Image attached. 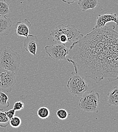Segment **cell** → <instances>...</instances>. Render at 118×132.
<instances>
[{
	"instance_id": "1",
	"label": "cell",
	"mask_w": 118,
	"mask_h": 132,
	"mask_svg": "<svg viewBox=\"0 0 118 132\" xmlns=\"http://www.w3.org/2000/svg\"><path fill=\"white\" fill-rule=\"evenodd\" d=\"M115 26L93 28L91 32L73 42L67 60L74 73L93 79L96 83L104 79H118V32Z\"/></svg>"
},
{
	"instance_id": "2",
	"label": "cell",
	"mask_w": 118,
	"mask_h": 132,
	"mask_svg": "<svg viewBox=\"0 0 118 132\" xmlns=\"http://www.w3.org/2000/svg\"><path fill=\"white\" fill-rule=\"evenodd\" d=\"M82 35L73 24H59L51 31L50 35L58 42L65 44L77 41Z\"/></svg>"
},
{
	"instance_id": "3",
	"label": "cell",
	"mask_w": 118,
	"mask_h": 132,
	"mask_svg": "<svg viewBox=\"0 0 118 132\" xmlns=\"http://www.w3.org/2000/svg\"><path fill=\"white\" fill-rule=\"evenodd\" d=\"M20 54L8 46L0 48V67L4 69L16 72L20 65Z\"/></svg>"
},
{
	"instance_id": "4",
	"label": "cell",
	"mask_w": 118,
	"mask_h": 132,
	"mask_svg": "<svg viewBox=\"0 0 118 132\" xmlns=\"http://www.w3.org/2000/svg\"><path fill=\"white\" fill-rule=\"evenodd\" d=\"M71 73L72 76L68 81L67 87L73 96H82L88 90L89 86L83 77L73 72Z\"/></svg>"
},
{
	"instance_id": "5",
	"label": "cell",
	"mask_w": 118,
	"mask_h": 132,
	"mask_svg": "<svg viewBox=\"0 0 118 132\" xmlns=\"http://www.w3.org/2000/svg\"><path fill=\"white\" fill-rule=\"evenodd\" d=\"M100 102V94L91 90L89 93L83 95L80 99L79 107L86 112H99V105Z\"/></svg>"
},
{
	"instance_id": "6",
	"label": "cell",
	"mask_w": 118,
	"mask_h": 132,
	"mask_svg": "<svg viewBox=\"0 0 118 132\" xmlns=\"http://www.w3.org/2000/svg\"><path fill=\"white\" fill-rule=\"evenodd\" d=\"M47 54L56 61L67 60L69 50L65 44L58 43L55 45H48L45 46Z\"/></svg>"
},
{
	"instance_id": "7",
	"label": "cell",
	"mask_w": 118,
	"mask_h": 132,
	"mask_svg": "<svg viewBox=\"0 0 118 132\" xmlns=\"http://www.w3.org/2000/svg\"><path fill=\"white\" fill-rule=\"evenodd\" d=\"M16 83L15 72L0 67V90L10 93Z\"/></svg>"
},
{
	"instance_id": "8",
	"label": "cell",
	"mask_w": 118,
	"mask_h": 132,
	"mask_svg": "<svg viewBox=\"0 0 118 132\" xmlns=\"http://www.w3.org/2000/svg\"><path fill=\"white\" fill-rule=\"evenodd\" d=\"M114 22L118 26V16L115 13L99 14L96 18V23L93 28H100L105 26L106 23Z\"/></svg>"
},
{
	"instance_id": "9",
	"label": "cell",
	"mask_w": 118,
	"mask_h": 132,
	"mask_svg": "<svg viewBox=\"0 0 118 132\" xmlns=\"http://www.w3.org/2000/svg\"><path fill=\"white\" fill-rule=\"evenodd\" d=\"M38 44L37 37L34 35H29L23 42V48L27 52L35 56Z\"/></svg>"
},
{
	"instance_id": "10",
	"label": "cell",
	"mask_w": 118,
	"mask_h": 132,
	"mask_svg": "<svg viewBox=\"0 0 118 132\" xmlns=\"http://www.w3.org/2000/svg\"><path fill=\"white\" fill-rule=\"evenodd\" d=\"M31 27V23L27 19L19 21L15 25V33L19 36L27 37L29 35Z\"/></svg>"
},
{
	"instance_id": "11",
	"label": "cell",
	"mask_w": 118,
	"mask_h": 132,
	"mask_svg": "<svg viewBox=\"0 0 118 132\" xmlns=\"http://www.w3.org/2000/svg\"><path fill=\"white\" fill-rule=\"evenodd\" d=\"M13 22L7 16H0V37L8 35L11 32Z\"/></svg>"
},
{
	"instance_id": "12",
	"label": "cell",
	"mask_w": 118,
	"mask_h": 132,
	"mask_svg": "<svg viewBox=\"0 0 118 132\" xmlns=\"http://www.w3.org/2000/svg\"><path fill=\"white\" fill-rule=\"evenodd\" d=\"M100 0H79L78 4L83 12L95 8L100 4Z\"/></svg>"
},
{
	"instance_id": "13",
	"label": "cell",
	"mask_w": 118,
	"mask_h": 132,
	"mask_svg": "<svg viewBox=\"0 0 118 132\" xmlns=\"http://www.w3.org/2000/svg\"><path fill=\"white\" fill-rule=\"evenodd\" d=\"M107 96L108 104L109 106H118V87H114Z\"/></svg>"
},
{
	"instance_id": "14",
	"label": "cell",
	"mask_w": 118,
	"mask_h": 132,
	"mask_svg": "<svg viewBox=\"0 0 118 132\" xmlns=\"http://www.w3.org/2000/svg\"><path fill=\"white\" fill-rule=\"evenodd\" d=\"M9 105L8 96L4 92L0 90V111L9 107Z\"/></svg>"
},
{
	"instance_id": "15",
	"label": "cell",
	"mask_w": 118,
	"mask_h": 132,
	"mask_svg": "<svg viewBox=\"0 0 118 132\" xmlns=\"http://www.w3.org/2000/svg\"><path fill=\"white\" fill-rule=\"evenodd\" d=\"M9 4L6 0H0V16H7L10 12Z\"/></svg>"
},
{
	"instance_id": "16",
	"label": "cell",
	"mask_w": 118,
	"mask_h": 132,
	"mask_svg": "<svg viewBox=\"0 0 118 132\" xmlns=\"http://www.w3.org/2000/svg\"><path fill=\"white\" fill-rule=\"evenodd\" d=\"M37 114L40 119H47L50 116V111L47 107H41L37 110Z\"/></svg>"
},
{
	"instance_id": "17",
	"label": "cell",
	"mask_w": 118,
	"mask_h": 132,
	"mask_svg": "<svg viewBox=\"0 0 118 132\" xmlns=\"http://www.w3.org/2000/svg\"><path fill=\"white\" fill-rule=\"evenodd\" d=\"M10 119L5 112L0 111V127L5 128L9 125Z\"/></svg>"
},
{
	"instance_id": "18",
	"label": "cell",
	"mask_w": 118,
	"mask_h": 132,
	"mask_svg": "<svg viewBox=\"0 0 118 132\" xmlns=\"http://www.w3.org/2000/svg\"><path fill=\"white\" fill-rule=\"evenodd\" d=\"M21 119L18 116H14L13 118L10 119L9 125L14 128H18L21 125Z\"/></svg>"
},
{
	"instance_id": "19",
	"label": "cell",
	"mask_w": 118,
	"mask_h": 132,
	"mask_svg": "<svg viewBox=\"0 0 118 132\" xmlns=\"http://www.w3.org/2000/svg\"><path fill=\"white\" fill-rule=\"evenodd\" d=\"M56 114L58 118L61 120H65L67 118L68 116L67 111L64 109H60L58 110Z\"/></svg>"
},
{
	"instance_id": "20",
	"label": "cell",
	"mask_w": 118,
	"mask_h": 132,
	"mask_svg": "<svg viewBox=\"0 0 118 132\" xmlns=\"http://www.w3.org/2000/svg\"><path fill=\"white\" fill-rule=\"evenodd\" d=\"M24 107V104L21 101H17L16 102H15L13 105V109L15 111L21 110L23 109Z\"/></svg>"
},
{
	"instance_id": "21",
	"label": "cell",
	"mask_w": 118,
	"mask_h": 132,
	"mask_svg": "<svg viewBox=\"0 0 118 132\" xmlns=\"http://www.w3.org/2000/svg\"><path fill=\"white\" fill-rule=\"evenodd\" d=\"M15 112H16V111L13 108V109L9 110L7 111H5V113H6V116H7V117L9 118V119H10L15 116Z\"/></svg>"
},
{
	"instance_id": "22",
	"label": "cell",
	"mask_w": 118,
	"mask_h": 132,
	"mask_svg": "<svg viewBox=\"0 0 118 132\" xmlns=\"http://www.w3.org/2000/svg\"><path fill=\"white\" fill-rule=\"evenodd\" d=\"M63 2L67 3L68 4H73L79 0H62Z\"/></svg>"
}]
</instances>
